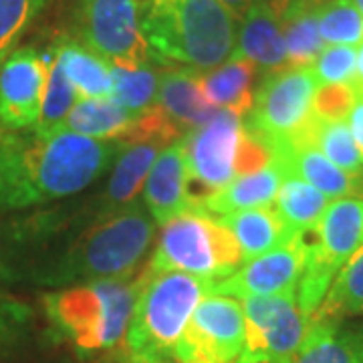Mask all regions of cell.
Here are the masks:
<instances>
[{
    "instance_id": "6da1fadb",
    "label": "cell",
    "mask_w": 363,
    "mask_h": 363,
    "mask_svg": "<svg viewBox=\"0 0 363 363\" xmlns=\"http://www.w3.org/2000/svg\"><path fill=\"white\" fill-rule=\"evenodd\" d=\"M119 152L71 131L43 138L35 130H0V208L61 200L95 182Z\"/></svg>"
},
{
    "instance_id": "7a4b0ae2",
    "label": "cell",
    "mask_w": 363,
    "mask_h": 363,
    "mask_svg": "<svg viewBox=\"0 0 363 363\" xmlns=\"http://www.w3.org/2000/svg\"><path fill=\"white\" fill-rule=\"evenodd\" d=\"M142 33L150 59L206 73L233 57L236 18L218 0H145Z\"/></svg>"
},
{
    "instance_id": "3957f363",
    "label": "cell",
    "mask_w": 363,
    "mask_h": 363,
    "mask_svg": "<svg viewBox=\"0 0 363 363\" xmlns=\"http://www.w3.org/2000/svg\"><path fill=\"white\" fill-rule=\"evenodd\" d=\"M142 286L125 331L131 363H168L194 309L214 293L216 281L188 272L160 271L145 267Z\"/></svg>"
},
{
    "instance_id": "277c9868",
    "label": "cell",
    "mask_w": 363,
    "mask_h": 363,
    "mask_svg": "<svg viewBox=\"0 0 363 363\" xmlns=\"http://www.w3.org/2000/svg\"><path fill=\"white\" fill-rule=\"evenodd\" d=\"M142 279H101L52 293L47 313L77 350H111L125 335Z\"/></svg>"
},
{
    "instance_id": "5b68a950",
    "label": "cell",
    "mask_w": 363,
    "mask_h": 363,
    "mask_svg": "<svg viewBox=\"0 0 363 363\" xmlns=\"http://www.w3.org/2000/svg\"><path fill=\"white\" fill-rule=\"evenodd\" d=\"M156 222L147 208L131 204L93 224L67 255L59 279H130L154 240Z\"/></svg>"
},
{
    "instance_id": "8992f818",
    "label": "cell",
    "mask_w": 363,
    "mask_h": 363,
    "mask_svg": "<svg viewBox=\"0 0 363 363\" xmlns=\"http://www.w3.org/2000/svg\"><path fill=\"white\" fill-rule=\"evenodd\" d=\"M182 143L190 184L196 182L204 190L202 200L236 176L259 172L272 162L271 150L248 131L242 117L228 109H220L202 128L188 131Z\"/></svg>"
},
{
    "instance_id": "52a82bcc",
    "label": "cell",
    "mask_w": 363,
    "mask_h": 363,
    "mask_svg": "<svg viewBox=\"0 0 363 363\" xmlns=\"http://www.w3.org/2000/svg\"><path fill=\"white\" fill-rule=\"evenodd\" d=\"M242 262L233 233L206 210H190L164 224L147 269L188 272L218 283L238 271Z\"/></svg>"
},
{
    "instance_id": "ba28073f",
    "label": "cell",
    "mask_w": 363,
    "mask_h": 363,
    "mask_svg": "<svg viewBox=\"0 0 363 363\" xmlns=\"http://www.w3.org/2000/svg\"><path fill=\"white\" fill-rule=\"evenodd\" d=\"M307 234V260L297 286V303L311 321L337 272L363 247V200L337 198Z\"/></svg>"
},
{
    "instance_id": "9c48e42d",
    "label": "cell",
    "mask_w": 363,
    "mask_h": 363,
    "mask_svg": "<svg viewBox=\"0 0 363 363\" xmlns=\"http://www.w3.org/2000/svg\"><path fill=\"white\" fill-rule=\"evenodd\" d=\"M317 89L319 81L313 67H286L269 73L242 121L262 143L289 140L309 123Z\"/></svg>"
},
{
    "instance_id": "30bf717a",
    "label": "cell",
    "mask_w": 363,
    "mask_h": 363,
    "mask_svg": "<svg viewBox=\"0 0 363 363\" xmlns=\"http://www.w3.org/2000/svg\"><path fill=\"white\" fill-rule=\"evenodd\" d=\"M245 311V345L236 363H291L301 350L309 319L297 293L240 298Z\"/></svg>"
},
{
    "instance_id": "8fae6325",
    "label": "cell",
    "mask_w": 363,
    "mask_h": 363,
    "mask_svg": "<svg viewBox=\"0 0 363 363\" xmlns=\"http://www.w3.org/2000/svg\"><path fill=\"white\" fill-rule=\"evenodd\" d=\"M79 33L83 45L111 67L150 65V49L142 33V13L135 0H81Z\"/></svg>"
},
{
    "instance_id": "7c38bea8",
    "label": "cell",
    "mask_w": 363,
    "mask_h": 363,
    "mask_svg": "<svg viewBox=\"0 0 363 363\" xmlns=\"http://www.w3.org/2000/svg\"><path fill=\"white\" fill-rule=\"evenodd\" d=\"M245 345V311L240 301L208 295L196 307L174 345L178 363H236Z\"/></svg>"
},
{
    "instance_id": "4fadbf2b",
    "label": "cell",
    "mask_w": 363,
    "mask_h": 363,
    "mask_svg": "<svg viewBox=\"0 0 363 363\" xmlns=\"http://www.w3.org/2000/svg\"><path fill=\"white\" fill-rule=\"evenodd\" d=\"M307 260V233L293 236L286 245L247 260L238 271L214 285V295L224 297H272L297 293Z\"/></svg>"
},
{
    "instance_id": "5bb4252c",
    "label": "cell",
    "mask_w": 363,
    "mask_h": 363,
    "mask_svg": "<svg viewBox=\"0 0 363 363\" xmlns=\"http://www.w3.org/2000/svg\"><path fill=\"white\" fill-rule=\"evenodd\" d=\"M55 55L18 49L0 67V123L6 130L37 125Z\"/></svg>"
},
{
    "instance_id": "9a60e30c",
    "label": "cell",
    "mask_w": 363,
    "mask_h": 363,
    "mask_svg": "<svg viewBox=\"0 0 363 363\" xmlns=\"http://www.w3.org/2000/svg\"><path fill=\"white\" fill-rule=\"evenodd\" d=\"M143 200L156 224H168L190 210H202L190 188L182 140L169 143L157 154L143 186Z\"/></svg>"
},
{
    "instance_id": "2e32d148",
    "label": "cell",
    "mask_w": 363,
    "mask_h": 363,
    "mask_svg": "<svg viewBox=\"0 0 363 363\" xmlns=\"http://www.w3.org/2000/svg\"><path fill=\"white\" fill-rule=\"evenodd\" d=\"M264 145L271 150L272 162L283 169V174H295L301 180L309 182L329 200L363 194V178H355L337 168L313 143L301 138H289Z\"/></svg>"
},
{
    "instance_id": "e0dca14e",
    "label": "cell",
    "mask_w": 363,
    "mask_h": 363,
    "mask_svg": "<svg viewBox=\"0 0 363 363\" xmlns=\"http://www.w3.org/2000/svg\"><path fill=\"white\" fill-rule=\"evenodd\" d=\"M233 59H247L267 75L286 69L281 16L267 0H257L240 18Z\"/></svg>"
},
{
    "instance_id": "ac0fdd59",
    "label": "cell",
    "mask_w": 363,
    "mask_h": 363,
    "mask_svg": "<svg viewBox=\"0 0 363 363\" xmlns=\"http://www.w3.org/2000/svg\"><path fill=\"white\" fill-rule=\"evenodd\" d=\"M156 104L182 133L202 128L220 111L204 97V91L198 81V71L186 67L166 71L160 77Z\"/></svg>"
},
{
    "instance_id": "d6986e66",
    "label": "cell",
    "mask_w": 363,
    "mask_h": 363,
    "mask_svg": "<svg viewBox=\"0 0 363 363\" xmlns=\"http://www.w3.org/2000/svg\"><path fill=\"white\" fill-rule=\"evenodd\" d=\"M283 178H285L283 169L271 162L267 168L259 172L236 176L222 190L204 198L200 208L212 216L214 214L226 216V214L250 210V208H271L277 200Z\"/></svg>"
},
{
    "instance_id": "ffe728a7",
    "label": "cell",
    "mask_w": 363,
    "mask_h": 363,
    "mask_svg": "<svg viewBox=\"0 0 363 363\" xmlns=\"http://www.w3.org/2000/svg\"><path fill=\"white\" fill-rule=\"evenodd\" d=\"M220 222L233 233L245 262L283 247L293 236H297L277 214L274 208L240 210L222 216Z\"/></svg>"
},
{
    "instance_id": "44dd1931",
    "label": "cell",
    "mask_w": 363,
    "mask_h": 363,
    "mask_svg": "<svg viewBox=\"0 0 363 363\" xmlns=\"http://www.w3.org/2000/svg\"><path fill=\"white\" fill-rule=\"evenodd\" d=\"M291 363H363V325L311 321Z\"/></svg>"
},
{
    "instance_id": "7402d4cb",
    "label": "cell",
    "mask_w": 363,
    "mask_h": 363,
    "mask_svg": "<svg viewBox=\"0 0 363 363\" xmlns=\"http://www.w3.org/2000/svg\"><path fill=\"white\" fill-rule=\"evenodd\" d=\"M259 69L247 59H228L220 67L198 73L200 87L210 104L218 109H228L236 116L245 117L250 113L255 104L252 81Z\"/></svg>"
},
{
    "instance_id": "603a6c76",
    "label": "cell",
    "mask_w": 363,
    "mask_h": 363,
    "mask_svg": "<svg viewBox=\"0 0 363 363\" xmlns=\"http://www.w3.org/2000/svg\"><path fill=\"white\" fill-rule=\"evenodd\" d=\"M55 57L77 89L79 97L105 99L113 93V67L79 40L65 39L55 49Z\"/></svg>"
},
{
    "instance_id": "cb8c5ba5",
    "label": "cell",
    "mask_w": 363,
    "mask_h": 363,
    "mask_svg": "<svg viewBox=\"0 0 363 363\" xmlns=\"http://www.w3.org/2000/svg\"><path fill=\"white\" fill-rule=\"evenodd\" d=\"M133 119L135 116L111 97H79L61 131H71L99 142H119L130 131Z\"/></svg>"
},
{
    "instance_id": "d4e9b609",
    "label": "cell",
    "mask_w": 363,
    "mask_h": 363,
    "mask_svg": "<svg viewBox=\"0 0 363 363\" xmlns=\"http://www.w3.org/2000/svg\"><path fill=\"white\" fill-rule=\"evenodd\" d=\"M293 138L313 143L337 168L355 178H363V157L345 119H321L311 116L309 123Z\"/></svg>"
},
{
    "instance_id": "484cf974",
    "label": "cell",
    "mask_w": 363,
    "mask_h": 363,
    "mask_svg": "<svg viewBox=\"0 0 363 363\" xmlns=\"http://www.w3.org/2000/svg\"><path fill=\"white\" fill-rule=\"evenodd\" d=\"M317 9L319 6L291 0L281 14L286 67H311L325 49L319 33Z\"/></svg>"
},
{
    "instance_id": "4316f807",
    "label": "cell",
    "mask_w": 363,
    "mask_h": 363,
    "mask_svg": "<svg viewBox=\"0 0 363 363\" xmlns=\"http://www.w3.org/2000/svg\"><path fill=\"white\" fill-rule=\"evenodd\" d=\"M162 150L164 145L154 142L121 143V154L117 157L116 168L107 184V206L117 208L130 204L142 190Z\"/></svg>"
},
{
    "instance_id": "83f0119b",
    "label": "cell",
    "mask_w": 363,
    "mask_h": 363,
    "mask_svg": "<svg viewBox=\"0 0 363 363\" xmlns=\"http://www.w3.org/2000/svg\"><path fill=\"white\" fill-rule=\"evenodd\" d=\"M277 214L295 234L311 233L329 206V198L295 174H285L277 194Z\"/></svg>"
},
{
    "instance_id": "f1b7e54d",
    "label": "cell",
    "mask_w": 363,
    "mask_h": 363,
    "mask_svg": "<svg viewBox=\"0 0 363 363\" xmlns=\"http://www.w3.org/2000/svg\"><path fill=\"white\" fill-rule=\"evenodd\" d=\"M359 315H363V247L337 272L311 321L339 323Z\"/></svg>"
},
{
    "instance_id": "f546056e",
    "label": "cell",
    "mask_w": 363,
    "mask_h": 363,
    "mask_svg": "<svg viewBox=\"0 0 363 363\" xmlns=\"http://www.w3.org/2000/svg\"><path fill=\"white\" fill-rule=\"evenodd\" d=\"M79 99L77 89L65 75L63 67L59 65L57 57L52 59L51 69H49V81L45 89V99H43V109L40 117L35 125V131L43 138H51L55 133L63 130L67 116L75 107Z\"/></svg>"
},
{
    "instance_id": "4dcf8cb0",
    "label": "cell",
    "mask_w": 363,
    "mask_h": 363,
    "mask_svg": "<svg viewBox=\"0 0 363 363\" xmlns=\"http://www.w3.org/2000/svg\"><path fill=\"white\" fill-rule=\"evenodd\" d=\"M160 75L150 65L138 69L113 67V93L111 99L125 107L133 116H142L157 101Z\"/></svg>"
},
{
    "instance_id": "1f68e13d",
    "label": "cell",
    "mask_w": 363,
    "mask_h": 363,
    "mask_svg": "<svg viewBox=\"0 0 363 363\" xmlns=\"http://www.w3.org/2000/svg\"><path fill=\"white\" fill-rule=\"evenodd\" d=\"M319 33L327 45H350L363 43V16L353 0H329L317 9Z\"/></svg>"
},
{
    "instance_id": "d6a6232c",
    "label": "cell",
    "mask_w": 363,
    "mask_h": 363,
    "mask_svg": "<svg viewBox=\"0 0 363 363\" xmlns=\"http://www.w3.org/2000/svg\"><path fill=\"white\" fill-rule=\"evenodd\" d=\"M47 0H0V67Z\"/></svg>"
},
{
    "instance_id": "836d02e7",
    "label": "cell",
    "mask_w": 363,
    "mask_h": 363,
    "mask_svg": "<svg viewBox=\"0 0 363 363\" xmlns=\"http://www.w3.org/2000/svg\"><path fill=\"white\" fill-rule=\"evenodd\" d=\"M319 85H350L357 73V49L350 45H329L315 61Z\"/></svg>"
},
{
    "instance_id": "e575fe53",
    "label": "cell",
    "mask_w": 363,
    "mask_h": 363,
    "mask_svg": "<svg viewBox=\"0 0 363 363\" xmlns=\"http://www.w3.org/2000/svg\"><path fill=\"white\" fill-rule=\"evenodd\" d=\"M357 87L350 85H319L313 99V116L321 119H347Z\"/></svg>"
},
{
    "instance_id": "d590c367",
    "label": "cell",
    "mask_w": 363,
    "mask_h": 363,
    "mask_svg": "<svg viewBox=\"0 0 363 363\" xmlns=\"http://www.w3.org/2000/svg\"><path fill=\"white\" fill-rule=\"evenodd\" d=\"M347 125H350L353 140L357 143V150L363 157V93L357 91V97L353 101L350 116H347Z\"/></svg>"
},
{
    "instance_id": "8d00e7d4",
    "label": "cell",
    "mask_w": 363,
    "mask_h": 363,
    "mask_svg": "<svg viewBox=\"0 0 363 363\" xmlns=\"http://www.w3.org/2000/svg\"><path fill=\"white\" fill-rule=\"evenodd\" d=\"M218 2H220L222 6L238 21V18H242V16L247 14L248 9H250L257 0H218Z\"/></svg>"
},
{
    "instance_id": "74e56055",
    "label": "cell",
    "mask_w": 363,
    "mask_h": 363,
    "mask_svg": "<svg viewBox=\"0 0 363 363\" xmlns=\"http://www.w3.org/2000/svg\"><path fill=\"white\" fill-rule=\"evenodd\" d=\"M297 2H305V4H311V6H321V4L329 2V0H297Z\"/></svg>"
},
{
    "instance_id": "f35d334b",
    "label": "cell",
    "mask_w": 363,
    "mask_h": 363,
    "mask_svg": "<svg viewBox=\"0 0 363 363\" xmlns=\"http://www.w3.org/2000/svg\"><path fill=\"white\" fill-rule=\"evenodd\" d=\"M353 4L357 6V11H359V13H362V16H363V0H353Z\"/></svg>"
},
{
    "instance_id": "ab89813d",
    "label": "cell",
    "mask_w": 363,
    "mask_h": 363,
    "mask_svg": "<svg viewBox=\"0 0 363 363\" xmlns=\"http://www.w3.org/2000/svg\"><path fill=\"white\" fill-rule=\"evenodd\" d=\"M357 91H362V93H363V87H362V89H357Z\"/></svg>"
}]
</instances>
